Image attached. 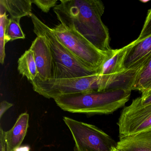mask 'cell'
Listing matches in <instances>:
<instances>
[{
    "instance_id": "6da1fadb",
    "label": "cell",
    "mask_w": 151,
    "mask_h": 151,
    "mask_svg": "<svg viewBox=\"0 0 151 151\" xmlns=\"http://www.w3.org/2000/svg\"><path fill=\"white\" fill-rule=\"evenodd\" d=\"M53 8L60 24L72 28L101 51L109 53L110 37L101 17L105 6L99 0H60Z\"/></svg>"
},
{
    "instance_id": "7a4b0ae2",
    "label": "cell",
    "mask_w": 151,
    "mask_h": 151,
    "mask_svg": "<svg viewBox=\"0 0 151 151\" xmlns=\"http://www.w3.org/2000/svg\"><path fill=\"white\" fill-rule=\"evenodd\" d=\"M129 91L108 90L58 97L55 103L64 111L88 115L109 114L122 107L130 97Z\"/></svg>"
},
{
    "instance_id": "3957f363",
    "label": "cell",
    "mask_w": 151,
    "mask_h": 151,
    "mask_svg": "<svg viewBox=\"0 0 151 151\" xmlns=\"http://www.w3.org/2000/svg\"><path fill=\"white\" fill-rule=\"evenodd\" d=\"M33 25V32L41 37L49 46L52 56L54 78H69L90 76L98 72L82 63L62 44L52 28L45 24L37 16H29Z\"/></svg>"
},
{
    "instance_id": "277c9868",
    "label": "cell",
    "mask_w": 151,
    "mask_h": 151,
    "mask_svg": "<svg viewBox=\"0 0 151 151\" xmlns=\"http://www.w3.org/2000/svg\"><path fill=\"white\" fill-rule=\"evenodd\" d=\"M128 45L113 49L101 66L97 81L98 91L124 90L132 91L138 73L125 70L123 63Z\"/></svg>"
},
{
    "instance_id": "5b68a950",
    "label": "cell",
    "mask_w": 151,
    "mask_h": 151,
    "mask_svg": "<svg viewBox=\"0 0 151 151\" xmlns=\"http://www.w3.org/2000/svg\"><path fill=\"white\" fill-rule=\"evenodd\" d=\"M58 39L82 63L99 73L109 53L104 52L72 28L59 24L52 28Z\"/></svg>"
},
{
    "instance_id": "8992f818",
    "label": "cell",
    "mask_w": 151,
    "mask_h": 151,
    "mask_svg": "<svg viewBox=\"0 0 151 151\" xmlns=\"http://www.w3.org/2000/svg\"><path fill=\"white\" fill-rule=\"evenodd\" d=\"M98 73L84 77L52 78L41 80L36 78L31 82L33 90L47 99L98 91Z\"/></svg>"
},
{
    "instance_id": "52a82bcc",
    "label": "cell",
    "mask_w": 151,
    "mask_h": 151,
    "mask_svg": "<svg viewBox=\"0 0 151 151\" xmlns=\"http://www.w3.org/2000/svg\"><path fill=\"white\" fill-rule=\"evenodd\" d=\"M76 144L75 151H111L117 146L108 134L95 125L63 117Z\"/></svg>"
},
{
    "instance_id": "ba28073f",
    "label": "cell",
    "mask_w": 151,
    "mask_h": 151,
    "mask_svg": "<svg viewBox=\"0 0 151 151\" xmlns=\"http://www.w3.org/2000/svg\"><path fill=\"white\" fill-rule=\"evenodd\" d=\"M117 124L120 139L151 128V104L143 105L140 97L136 98L122 110Z\"/></svg>"
},
{
    "instance_id": "9c48e42d",
    "label": "cell",
    "mask_w": 151,
    "mask_h": 151,
    "mask_svg": "<svg viewBox=\"0 0 151 151\" xmlns=\"http://www.w3.org/2000/svg\"><path fill=\"white\" fill-rule=\"evenodd\" d=\"M151 59V35L141 40H135L128 45L123 63L125 70L139 73V70Z\"/></svg>"
},
{
    "instance_id": "30bf717a",
    "label": "cell",
    "mask_w": 151,
    "mask_h": 151,
    "mask_svg": "<svg viewBox=\"0 0 151 151\" xmlns=\"http://www.w3.org/2000/svg\"><path fill=\"white\" fill-rule=\"evenodd\" d=\"M29 49L33 51L38 70L37 78L41 80L54 78V66L52 53L48 44L41 37H37Z\"/></svg>"
},
{
    "instance_id": "8fae6325",
    "label": "cell",
    "mask_w": 151,
    "mask_h": 151,
    "mask_svg": "<svg viewBox=\"0 0 151 151\" xmlns=\"http://www.w3.org/2000/svg\"><path fill=\"white\" fill-rule=\"evenodd\" d=\"M29 117L27 112L21 114L13 128L6 132V151H15L21 147L29 128Z\"/></svg>"
},
{
    "instance_id": "7c38bea8",
    "label": "cell",
    "mask_w": 151,
    "mask_h": 151,
    "mask_svg": "<svg viewBox=\"0 0 151 151\" xmlns=\"http://www.w3.org/2000/svg\"><path fill=\"white\" fill-rule=\"evenodd\" d=\"M116 148L120 151H151V128L136 135L120 139Z\"/></svg>"
},
{
    "instance_id": "4fadbf2b",
    "label": "cell",
    "mask_w": 151,
    "mask_h": 151,
    "mask_svg": "<svg viewBox=\"0 0 151 151\" xmlns=\"http://www.w3.org/2000/svg\"><path fill=\"white\" fill-rule=\"evenodd\" d=\"M32 0H0V8L10 14L11 18L21 19L32 14Z\"/></svg>"
},
{
    "instance_id": "5bb4252c",
    "label": "cell",
    "mask_w": 151,
    "mask_h": 151,
    "mask_svg": "<svg viewBox=\"0 0 151 151\" xmlns=\"http://www.w3.org/2000/svg\"><path fill=\"white\" fill-rule=\"evenodd\" d=\"M17 70L20 75L25 77L30 82L37 78L38 73L32 50L29 49L20 57Z\"/></svg>"
},
{
    "instance_id": "9a60e30c",
    "label": "cell",
    "mask_w": 151,
    "mask_h": 151,
    "mask_svg": "<svg viewBox=\"0 0 151 151\" xmlns=\"http://www.w3.org/2000/svg\"><path fill=\"white\" fill-rule=\"evenodd\" d=\"M151 89V59L139 70L132 88L141 93Z\"/></svg>"
},
{
    "instance_id": "2e32d148",
    "label": "cell",
    "mask_w": 151,
    "mask_h": 151,
    "mask_svg": "<svg viewBox=\"0 0 151 151\" xmlns=\"http://www.w3.org/2000/svg\"><path fill=\"white\" fill-rule=\"evenodd\" d=\"M20 20L21 19L9 18L5 33V44L9 41L25 38V34L20 26Z\"/></svg>"
},
{
    "instance_id": "e0dca14e",
    "label": "cell",
    "mask_w": 151,
    "mask_h": 151,
    "mask_svg": "<svg viewBox=\"0 0 151 151\" xmlns=\"http://www.w3.org/2000/svg\"><path fill=\"white\" fill-rule=\"evenodd\" d=\"M6 12L0 8V63L3 64L6 57L5 52V33L9 22Z\"/></svg>"
},
{
    "instance_id": "ac0fdd59",
    "label": "cell",
    "mask_w": 151,
    "mask_h": 151,
    "mask_svg": "<svg viewBox=\"0 0 151 151\" xmlns=\"http://www.w3.org/2000/svg\"><path fill=\"white\" fill-rule=\"evenodd\" d=\"M58 0H34L32 3L36 5L42 12L47 13L52 8L57 5Z\"/></svg>"
},
{
    "instance_id": "d6986e66",
    "label": "cell",
    "mask_w": 151,
    "mask_h": 151,
    "mask_svg": "<svg viewBox=\"0 0 151 151\" xmlns=\"http://www.w3.org/2000/svg\"><path fill=\"white\" fill-rule=\"evenodd\" d=\"M150 35H151V9L148 10L142 30L136 40L144 39Z\"/></svg>"
},
{
    "instance_id": "ffe728a7",
    "label": "cell",
    "mask_w": 151,
    "mask_h": 151,
    "mask_svg": "<svg viewBox=\"0 0 151 151\" xmlns=\"http://www.w3.org/2000/svg\"><path fill=\"white\" fill-rule=\"evenodd\" d=\"M140 99L141 103L143 105L151 104V89L143 92Z\"/></svg>"
},
{
    "instance_id": "44dd1931",
    "label": "cell",
    "mask_w": 151,
    "mask_h": 151,
    "mask_svg": "<svg viewBox=\"0 0 151 151\" xmlns=\"http://www.w3.org/2000/svg\"><path fill=\"white\" fill-rule=\"evenodd\" d=\"M13 104L6 101H3L1 103L0 106V119L1 120L4 114L9 108L13 106Z\"/></svg>"
},
{
    "instance_id": "7402d4cb",
    "label": "cell",
    "mask_w": 151,
    "mask_h": 151,
    "mask_svg": "<svg viewBox=\"0 0 151 151\" xmlns=\"http://www.w3.org/2000/svg\"><path fill=\"white\" fill-rule=\"evenodd\" d=\"M0 151H6V132L2 128L0 129Z\"/></svg>"
},
{
    "instance_id": "603a6c76",
    "label": "cell",
    "mask_w": 151,
    "mask_h": 151,
    "mask_svg": "<svg viewBox=\"0 0 151 151\" xmlns=\"http://www.w3.org/2000/svg\"><path fill=\"white\" fill-rule=\"evenodd\" d=\"M15 151H30V147L27 146H21L17 148Z\"/></svg>"
},
{
    "instance_id": "cb8c5ba5",
    "label": "cell",
    "mask_w": 151,
    "mask_h": 151,
    "mask_svg": "<svg viewBox=\"0 0 151 151\" xmlns=\"http://www.w3.org/2000/svg\"><path fill=\"white\" fill-rule=\"evenodd\" d=\"M116 147H114V148H113V150L111 151H116Z\"/></svg>"
},
{
    "instance_id": "d4e9b609",
    "label": "cell",
    "mask_w": 151,
    "mask_h": 151,
    "mask_svg": "<svg viewBox=\"0 0 151 151\" xmlns=\"http://www.w3.org/2000/svg\"><path fill=\"white\" fill-rule=\"evenodd\" d=\"M116 151H120L119 150H118V149H117V148H116Z\"/></svg>"
}]
</instances>
